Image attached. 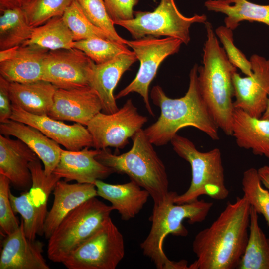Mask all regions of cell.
Masks as SVG:
<instances>
[{"instance_id":"cell-3","label":"cell","mask_w":269,"mask_h":269,"mask_svg":"<svg viewBox=\"0 0 269 269\" xmlns=\"http://www.w3.org/2000/svg\"><path fill=\"white\" fill-rule=\"evenodd\" d=\"M206 39L202 65L198 67V80L202 97L218 128L232 135L233 76L237 68L229 60L219 44L211 23H205Z\"/></svg>"},{"instance_id":"cell-9","label":"cell","mask_w":269,"mask_h":269,"mask_svg":"<svg viewBox=\"0 0 269 269\" xmlns=\"http://www.w3.org/2000/svg\"><path fill=\"white\" fill-rule=\"evenodd\" d=\"M124 255L123 236L109 217L62 264L69 269H115Z\"/></svg>"},{"instance_id":"cell-29","label":"cell","mask_w":269,"mask_h":269,"mask_svg":"<svg viewBox=\"0 0 269 269\" xmlns=\"http://www.w3.org/2000/svg\"><path fill=\"white\" fill-rule=\"evenodd\" d=\"M33 29L22 8L0 9V51L24 44Z\"/></svg>"},{"instance_id":"cell-35","label":"cell","mask_w":269,"mask_h":269,"mask_svg":"<svg viewBox=\"0 0 269 269\" xmlns=\"http://www.w3.org/2000/svg\"><path fill=\"white\" fill-rule=\"evenodd\" d=\"M88 19L106 32L114 42L127 45L128 40L116 32L103 0H75Z\"/></svg>"},{"instance_id":"cell-37","label":"cell","mask_w":269,"mask_h":269,"mask_svg":"<svg viewBox=\"0 0 269 269\" xmlns=\"http://www.w3.org/2000/svg\"><path fill=\"white\" fill-rule=\"evenodd\" d=\"M215 33L223 45L230 62L246 76L252 73L251 64L244 53L234 44L233 30L225 26H220Z\"/></svg>"},{"instance_id":"cell-17","label":"cell","mask_w":269,"mask_h":269,"mask_svg":"<svg viewBox=\"0 0 269 269\" xmlns=\"http://www.w3.org/2000/svg\"><path fill=\"white\" fill-rule=\"evenodd\" d=\"M49 51L32 45L0 51V76L9 82L42 80L43 61Z\"/></svg>"},{"instance_id":"cell-31","label":"cell","mask_w":269,"mask_h":269,"mask_svg":"<svg viewBox=\"0 0 269 269\" xmlns=\"http://www.w3.org/2000/svg\"><path fill=\"white\" fill-rule=\"evenodd\" d=\"M72 48L83 52L96 64L107 63L122 53L131 51L126 45L99 37L74 41Z\"/></svg>"},{"instance_id":"cell-19","label":"cell","mask_w":269,"mask_h":269,"mask_svg":"<svg viewBox=\"0 0 269 269\" xmlns=\"http://www.w3.org/2000/svg\"><path fill=\"white\" fill-rule=\"evenodd\" d=\"M85 147L78 151L62 149L60 159L53 173L66 181L92 183L106 178L115 173L111 168L98 161L96 156L100 149Z\"/></svg>"},{"instance_id":"cell-4","label":"cell","mask_w":269,"mask_h":269,"mask_svg":"<svg viewBox=\"0 0 269 269\" xmlns=\"http://www.w3.org/2000/svg\"><path fill=\"white\" fill-rule=\"evenodd\" d=\"M175 191H170L165 200L158 205H153L150 231L140 244L143 254L149 258L158 269H189L186 260L178 262L169 260L163 250L165 238L169 235L185 237L188 232L183 224L188 219L190 224L203 221L211 210L213 203L203 200L177 204Z\"/></svg>"},{"instance_id":"cell-42","label":"cell","mask_w":269,"mask_h":269,"mask_svg":"<svg viewBox=\"0 0 269 269\" xmlns=\"http://www.w3.org/2000/svg\"><path fill=\"white\" fill-rule=\"evenodd\" d=\"M261 118L263 119H269V97L267 108L266 109L265 111L262 115Z\"/></svg>"},{"instance_id":"cell-21","label":"cell","mask_w":269,"mask_h":269,"mask_svg":"<svg viewBox=\"0 0 269 269\" xmlns=\"http://www.w3.org/2000/svg\"><path fill=\"white\" fill-rule=\"evenodd\" d=\"M0 133L12 136L25 143L40 159L47 175L53 173L58 164L62 151L60 144L50 139L37 128L9 119L0 123Z\"/></svg>"},{"instance_id":"cell-10","label":"cell","mask_w":269,"mask_h":269,"mask_svg":"<svg viewBox=\"0 0 269 269\" xmlns=\"http://www.w3.org/2000/svg\"><path fill=\"white\" fill-rule=\"evenodd\" d=\"M182 44L180 39L169 37L159 38L147 36L128 40L127 45L133 49L139 61L140 67L134 79L116 95V100L131 93H138L142 97L148 112L154 116L149 99V87L161 63L168 56L177 53Z\"/></svg>"},{"instance_id":"cell-15","label":"cell","mask_w":269,"mask_h":269,"mask_svg":"<svg viewBox=\"0 0 269 269\" xmlns=\"http://www.w3.org/2000/svg\"><path fill=\"white\" fill-rule=\"evenodd\" d=\"M10 119L37 128L67 150L78 151L85 147H93L90 133L87 127L81 124H66L48 115H36L28 113L13 104Z\"/></svg>"},{"instance_id":"cell-32","label":"cell","mask_w":269,"mask_h":269,"mask_svg":"<svg viewBox=\"0 0 269 269\" xmlns=\"http://www.w3.org/2000/svg\"><path fill=\"white\" fill-rule=\"evenodd\" d=\"M241 184L243 196L258 214L264 216L269 226V191L262 186L258 170L250 168L245 170Z\"/></svg>"},{"instance_id":"cell-1","label":"cell","mask_w":269,"mask_h":269,"mask_svg":"<svg viewBox=\"0 0 269 269\" xmlns=\"http://www.w3.org/2000/svg\"><path fill=\"white\" fill-rule=\"evenodd\" d=\"M250 207L244 196L237 197L196 235L192 249L197 260L189 269H238L248 240Z\"/></svg>"},{"instance_id":"cell-30","label":"cell","mask_w":269,"mask_h":269,"mask_svg":"<svg viewBox=\"0 0 269 269\" xmlns=\"http://www.w3.org/2000/svg\"><path fill=\"white\" fill-rule=\"evenodd\" d=\"M74 42L62 17L57 16L34 28L30 39L23 45H35L50 51L73 48Z\"/></svg>"},{"instance_id":"cell-20","label":"cell","mask_w":269,"mask_h":269,"mask_svg":"<svg viewBox=\"0 0 269 269\" xmlns=\"http://www.w3.org/2000/svg\"><path fill=\"white\" fill-rule=\"evenodd\" d=\"M38 157L19 139L0 135V174L5 176L16 189L26 191L32 186L30 162Z\"/></svg>"},{"instance_id":"cell-40","label":"cell","mask_w":269,"mask_h":269,"mask_svg":"<svg viewBox=\"0 0 269 269\" xmlns=\"http://www.w3.org/2000/svg\"><path fill=\"white\" fill-rule=\"evenodd\" d=\"M35 0H0V9L19 8L23 9Z\"/></svg>"},{"instance_id":"cell-39","label":"cell","mask_w":269,"mask_h":269,"mask_svg":"<svg viewBox=\"0 0 269 269\" xmlns=\"http://www.w3.org/2000/svg\"><path fill=\"white\" fill-rule=\"evenodd\" d=\"M10 82L0 76V123L10 119L12 113V103L10 98Z\"/></svg>"},{"instance_id":"cell-38","label":"cell","mask_w":269,"mask_h":269,"mask_svg":"<svg viewBox=\"0 0 269 269\" xmlns=\"http://www.w3.org/2000/svg\"><path fill=\"white\" fill-rule=\"evenodd\" d=\"M108 13L114 24L134 18L133 8L138 0H103Z\"/></svg>"},{"instance_id":"cell-34","label":"cell","mask_w":269,"mask_h":269,"mask_svg":"<svg viewBox=\"0 0 269 269\" xmlns=\"http://www.w3.org/2000/svg\"><path fill=\"white\" fill-rule=\"evenodd\" d=\"M73 0H35L22 9L29 25L34 28L53 17L62 16Z\"/></svg>"},{"instance_id":"cell-26","label":"cell","mask_w":269,"mask_h":269,"mask_svg":"<svg viewBox=\"0 0 269 269\" xmlns=\"http://www.w3.org/2000/svg\"><path fill=\"white\" fill-rule=\"evenodd\" d=\"M57 88L52 83L40 80L29 83L10 82L11 103L36 115H48Z\"/></svg>"},{"instance_id":"cell-22","label":"cell","mask_w":269,"mask_h":269,"mask_svg":"<svg viewBox=\"0 0 269 269\" xmlns=\"http://www.w3.org/2000/svg\"><path fill=\"white\" fill-rule=\"evenodd\" d=\"M53 191V204L48 212L44 227V235L47 239L70 211L97 196L94 184L77 182L70 184L65 180H59Z\"/></svg>"},{"instance_id":"cell-24","label":"cell","mask_w":269,"mask_h":269,"mask_svg":"<svg viewBox=\"0 0 269 269\" xmlns=\"http://www.w3.org/2000/svg\"><path fill=\"white\" fill-rule=\"evenodd\" d=\"M97 196L111 203L114 210H117L121 219L128 221L134 218L139 213L147 202L149 192L134 181L131 180L124 184H112L97 180L94 183Z\"/></svg>"},{"instance_id":"cell-2","label":"cell","mask_w":269,"mask_h":269,"mask_svg":"<svg viewBox=\"0 0 269 269\" xmlns=\"http://www.w3.org/2000/svg\"><path fill=\"white\" fill-rule=\"evenodd\" d=\"M198 67L195 64L190 70L189 87L182 97H168L159 85L152 88L150 97L153 104L160 109V115L144 131L153 145L167 144L180 129L188 127L199 130L212 140L219 139V128L200 91Z\"/></svg>"},{"instance_id":"cell-6","label":"cell","mask_w":269,"mask_h":269,"mask_svg":"<svg viewBox=\"0 0 269 269\" xmlns=\"http://www.w3.org/2000/svg\"><path fill=\"white\" fill-rule=\"evenodd\" d=\"M174 151L189 162L192 180L187 190L177 195L174 203L182 204L195 201L202 195L216 200L225 199L229 190L225 184L224 170L220 149L201 152L186 137L176 134L171 140Z\"/></svg>"},{"instance_id":"cell-11","label":"cell","mask_w":269,"mask_h":269,"mask_svg":"<svg viewBox=\"0 0 269 269\" xmlns=\"http://www.w3.org/2000/svg\"><path fill=\"white\" fill-rule=\"evenodd\" d=\"M29 167L32 176L31 187L18 196H14L10 190L9 198L14 212L22 217L26 236L35 240L36 235H44L48 199L61 178L54 173L47 175L39 158L30 162Z\"/></svg>"},{"instance_id":"cell-25","label":"cell","mask_w":269,"mask_h":269,"mask_svg":"<svg viewBox=\"0 0 269 269\" xmlns=\"http://www.w3.org/2000/svg\"><path fill=\"white\" fill-rule=\"evenodd\" d=\"M232 131L239 147L269 159V119L256 118L235 109Z\"/></svg>"},{"instance_id":"cell-28","label":"cell","mask_w":269,"mask_h":269,"mask_svg":"<svg viewBox=\"0 0 269 269\" xmlns=\"http://www.w3.org/2000/svg\"><path fill=\"white\" fill-rule=\"evenodd\" d=\"M249 230L247 244L238 269H269V239L260 228L258 213L252 206Z\"/></svg>"},{"instance_id":"cell-12","label":"cell","mask_w":269,"mask_h":269,"mask_svg":"<svg viewBox=\"0 0 269 269\" xmlns=\"http://www.w3.org/2000/svg\"><path fill=\"white\" fill-rule=\"evenodd\" d=\"M147 121V117L140 114L132 100L129 99L113 113L99 112L86 127L92 136L95 149L111 147L119 149L129 143V139L142 129Z\"/></svg>"},{"instance_id":"cell-14","label":"cell","mask_w":269,"mask_h":269,"mask_svg":"<svg viewBox=\"0 0 269 269\" xmlns=\"http://www.w3.org/2000/svg\"><path fill=\"white\" fill-rule=\"evenodd\" d=\"M249 60L252 70L250 75L241 77L237 72L233 75L234 107L261 118L269 97V59L254 54Z\"/></svg>"},{"instance_id":"cell-7","label":"cell","mask_w":269,"mask_h":269,"mask_svg":"<svg viewBox=\"0 0 269 269\" xmlns=\"http://www.w3.org/2000/svg\"><path fill=\"white\" fill-rule=\"evenodd\" d=\"M113 210L111 205L94 197L70 211L48 239V259L53 262L62 263L110 217Z\"/></svg>"},{"instance_id":"cell-5","label":"cell","mask_w":269,"mask_h":269,"mask_svg":"<svg viewBox=\"0 0 269 269\" xmlns=\"http://www.w3.org/2000/svg\"><path fill=\"white\" fill-rule=\"evenodd\" d=\"M133 145L127 152L113 154L107 148L100 150L96 159L115 172L127 175L131 180L147 190L154 205L161 204L169 192L165 165L142 129L131 138Z\"/></svg>"},{"instance_id":"cell-23","label":"cell","mask_w":269,"mask_h":269,"mask_svg":"<svg viewBox=\"0 0 269 269\" xmlns=\"http://www.w3.org/2000/svg\"><path fill=\"white\" fill-rule=\"evenodd\" d=\"M137 60L134 52L131 51L107 63L95 65L90 87L97 92L105 113L112 114L119 110L114 89L123 74Z\"/></svg>"},{"instance_id":"cell-41","label":"cell","mask_w":269,"mask_h":269,"mask_svg":"<svg viewBox=\"0 0 269 269\" xmlns=\"http://www.w3.org/2000/svg\"><path fill=\"white\" fill-rule=\"evenodd\" d=\"M258 172L262 183L269 191V166L259 168Z\"/></svg>"},{"instance_id":"cell-18","label":"cell","mask_w":269,"mask_h":269,"mask_svg":"<svg viewBox=\"0 0 269 269\" xmlns=\"http://www.w3.org/2000/svg\"><path fill=\"white\" fill-rule=\"evenodd\" d=\"M0 257V269H49L43 255L42 242L29 239L21 219L19 227L5 236Z\"/></svg>"},{"instance_id":"cell-33","label":"cell","mask_w":269,"mask_h":269,"mask_svg":"<svg viewBox=\"0 0 269 269\" xmlns=\"http://www.w3.org/2000/svg\"><path fill=\"white\" fill-rule=\"evenodd\" d=\"M62 17L71 31L74 41L94 37L113 41L106 32L88 19L75 0H73Z\"/></svg>"},{"instance_id":"cell-27","label":"cell","mask_w":269,"mask_h":269,"mask_svg":"<svg viewBox=\"0 0 269 269\" xmlns=\"http://www.w3.org/2000/svg\"><path fill=\"white\" fill-rule=\"evenodd\" d=\"M204 6L208 11L225 14V25L232 30L245 20L269 27V4H258L247 0H208Z\"/></svg>"},{"instance_id":"cell-16","label":"cell","mask_w":269,"mask_h":269,"mask_svg":"<svg viewBox=\"0 0 269 269\" xmlns=\"http://www.w3.org/2000/svg\"><path fill=\"white\" fill-rule=\"evenodd\" d=\"M101 110V99L91 87L57 88L48 116L55 120L72 121L86 126Z\"/></svg>"},{"instance_id":"cell-8","label":"cell","mask_w":269,"mask_h":269,"mask_svg":"<svg viewBox=\"0 0 269 269\" xmlns=\"http://www.w3.org/2000/svg\"><path fill=\"white\" fill-rule=\"evenodd\" d=\"M134 15L132 19L120 21L115 24L127 30L134 39L147 36L158 38L165 36L180 39L185 44L190 41L191 26L207 21L205 14L185 16L179 11L174 0H160L153 11H134Z\"/></svg>"},{"instance_id":"cell-13","label":"cell","mask_w":269,"mask_h":269,"mask_svg":"<svg viewBox=\"0 0 269 269\" xmlns=\"http://www.w3.org/2000/svg\"><path fill=\"white\" fill-rule=\"evenodd\" d=\"M95 65L83 52L75 48L50 50L43 61L42 80L57 88L90 86Z\"/></svg>"},{"instance_id":"cell-36","label":"cell","mask_w":269,"mask_h":269,"mask_svg":"<svg viewBox=\"0 0 269 269\" xmlns=\"http://www.w3.org/2000/svg\"><path fill=\"white\" fill-rule=\"evenodd\" d=\"M10 183L8 178L0 174V232L5 236L14 232L20 225L10 201Z\"/></svg>"}]
</instances>
